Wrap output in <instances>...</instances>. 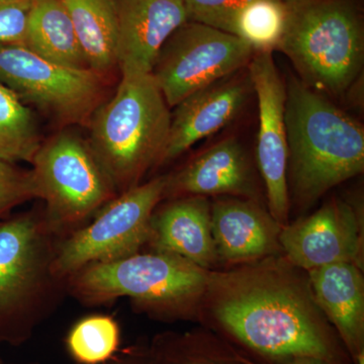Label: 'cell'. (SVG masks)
Wrapping results in <instances>:
<instances>
[{
	"label": "cell",
	"instance_id": "cell-1",
	"mask_svg": "<svg viewBox=\"0 0 364 364\" xmlns=\"http://www.w3.org/2000/svg\"><path fill=\"white\" fill-rule=\"evenodd\" d=\"M269 256L210 272L205 298L215 320L249 348L275 359L336 358L308 277Z\"/></svg>",
	"mask_w": 364,
	"mask_h": 364
},
{
	"label": "cell",
	"instance_id": "cell-2",
	"mask_svg": "<svg viewBox=\"0 0 364 364\" xmlns=\"http://www.w3.org/2000/svg\"><path fill=\"white\" fill-rule=\"evenodd\" d=\"M284 119L291 188L301 205L363 171V124L296 78L287 86Z\"/></svg>",
	"mask_w": 364,
	"mask_h": 364
},
{
	"label": "cell",
	"instance_id": "cell-3",
	"mask_svg": "<svg viewBox=\"0 0 364 364\" xmlns=\"http://www.w3.org/2000/svg\"><path fill=\"white\" fill-rule=\"evenodd\" d=\"M170 124L168 105L151 73L124 76L114 95L98 105L86 141L117 195L162 164Z\"/></svg>",
	"mask_w": 364,
	"mask_h": 364
},
{
	"label": "cell",
	"instance_id": "cell-4",
	"mask_svg": "<svg viewBox=\"0 0 364 364\" xmlns=\"http://www.w3.org/2000/svg\"><path fill=\"white\" fill-rule=\"evenodd\" d=\"M60 240L44 208L0 221V344L26 343L67 291L53 269Z\"/></svg>",
	"mask_w": 364,
	"mask_h": 364
},
{
	"label": "cell",
	"instance_id": "cell-5",
	"mask_svg": "<svg viewBox=\"0 0 364 364\" xmlns=\"http://www.w3.org/2000/svg\"><path fill=\"white\" fill-rule=\"evenodd\" d=\"M286 21L277 51L287 55L304 85L338 97L364 59L363 11L355 0H284Z\"/></svg>",
	"mask_w": 364,
	"mask_h": 364
},
{
	"label": "cell",
	"instance_id": "cell-6",
	"mask_svg": "<svg viewBox=\"0 0 364 364\" xmlns=\"http://www.w3.org/2000/svg\"><path fill=\"white\" fill-rule=\"evenodd\" d=\"M208 273L176 254L138 252L81 268L66 279L67 291L86 306L107 305L126 296L150 315L184 318L205 298Z\"/></svg>",
	"mask_w": 364,
	"mask_h": 364
},
{
	"label": "cell",
	"instance_id": "cell-7",
	"mask_svg": "<svg viewBox=\"0 0 364 364\" xmlns=\"http://www.w3.org/2000/svg\"><path fill=\"white\" fill-rule=\"evenodd\" d=\"M36 198L50 229L63 239L85 226L117 196L85 139L62 130L42 143L32 163Z\"/></svg>",
	"mask_w": 364,
	"mask_h": 364
},
{
	"label": "cell",
	"instance_id": "cell-8",
	"mask_svg": "<svg viewBox=\"0 0 364 364\" xmlns=\"http://www.w3.org/2000/svg\"><path fill=\"white\" fill-rule=\"evenodd\" d=\"M167 176H159L117 195L90 224L60 240L55 274L66 280L81 268L109 263L138 253L148 243L150 222L164 198Z\"/></svg>",
	"mask_w": 364,
	"mask_h": 364
},
{
	"label": "cell",
	"instance_id": "cell-9",
	"mask_svg": "<svg viewBox=\"0 0 364 364\" xmlns=\"http://www.w3.org/2000/svg\"><path fill=\"white\" fill-rule=\"evenodd\" d=\"M107 77L43 58L23 46L0 42V83L61 127L87 126L105 100Z\"/></svg>",
	"mask_w": 364,
	"mask_h": 364
},
{
	"label": "cell",
	"instance_id": "cell-10",
	"mask_svg": "<svg viewBox=\"0 0 364 364\" xmlns=\"http://www.w3.org/2000/svg\"><path fill=\"white\" fill-rule=\"evenodd\" d=\"M254 50L232 33L188 21L158 54L152 74L169 107L248 66Z\"/></svg>",
	"mask_w": 364,
	"mask_h": 364
},
{
	"label": "cell",
	"instance_id": "cell-11",
	"mask_svg": "<svg viewBox=\"0 0 364 364\" xmlns=\"http://www.w3.org/2000/svg\"><path fill=\"white\" fill-rule=\"evenodd\" d=\"M249 77L258 100V168L267 188L269 214L280 226H286L289 215L287 191V148L286 119L287 86L280 77L272 53L254 52L248 66Z\"/></svg>",
	"mask_w": 364,
	"mask_h": 364
},
{
	"label": "cell",
	"instance_id": "cell-12",
	"mask_svg": "<svg viewBox=\"0 0 364 364\" xmlns=\"http://www.w3.org/2000/svg\"><path fill=\"white\" fill-rule=\"evenodd\" d=\"M279 245L289 262L306 272L340 262L360 267V223L350 205L334 200L310 217L282 227Z\"/></svg>",
	"mask_w": 364,
	"mask_h": 364
},
{
	"label": "cell",
	"instance_id": "cell-13",
	"mask_svg": "<svg viewBox=\"0 0 364 364\" xmlns=\"http://www.w3.org/2000/svg\"><path fill=\"white\" fill-rule=\"evenodd\" d=\"M117 67L124 76L152 72L162 46L188 21L182 0H116Z\"/></svg>",
	"mask_w": 364,
	"mask_h": 364
},
{
	"label": "cell",
	"instance_id": "cell-14",
	"mask_svg": "<svg viewBox=\"0 0 364 364\" xmlns=\"http://www.w3.org/2000/svg\"><path fill=\"white\" fill-rule=\"evenodd\" d=\"M250 77L224 78L184 98L171 114L162 164L181 156L198 141L231 123L250 95Z\"/></svg>",
	"mask_w": 364,
	"mask_h": 364
},
{
	"label": "cell",
	"instance_id": "cell-15",
	"mask_svg": "<svg viewBox=\"0 0 364 364\" xmlns=\"http://www.w3.org/2000/svg\"><path fill=\"white\" fill-rule=\"evenodd\" d=\"M210 221L218 257L228 262H254L280 247L282 227L253 200H217L210 205Z\"/></svg>",
	"mask_w": 364,
	"mask_h": 364
},
{
	"label": "cell",
	"instance_id": "cell-16",
	"mask_svg": "<svg viewBox=\"0 0 364 364\" xmlns=\"http://www.w3.org/2000/svg\"><path fill=\"white\" fill-rule=\"evenodd\" d=\"M148 243L158 252L176 254L205 269L213 267L219 257L208 198L181 196L155 208Z\"/></svg>",
	"mask_w": 364,
	"mask_h": 364
},
{
	"label": "cell",
	"instance_id": "cell-17",
	"mask_svg": "<svg viewBox=\"0 0 364 364\" xmlns=\"http://www.w3.org/2000/svg\"><path fill=\"white\" fill-rule=\"evenodd\" d=\"M252 169L243 146L229 138L191 160L173 176H167L166 196H254Z\"/></svg>",
	"mask_w": 364,
	"mask_h": 364
},
{
	"label": "cell",
	"instance_id": "cell-18",
	"mask_svg": "<svg viewBox=\"0 0 364 364\" xmlns=\"http://www.w3.org/2000/svg\"><path fill=\"white\" fill-rule=\"evenodd\" d=\"M308 279L321 312L336 327L354 358L363 353L364 282L360 267L340 262L309 270Z\"/></svg>",
	"mask_w": 364,
	"mask_h": 364
},
{
	"label": "cell",
	"instance_id": "cell-19",
	"mask_svg": "<svg viewBox=\"0 0 364 364\" xmlns=\"http://www.w3.org/2000/svg\"><path fill=\"white\" fill-rule=\"evenodd\" d=\"M91 70L107 77L117 67L116 0H62Z\"/></svg>",
	"mask_w": 364,
	"mask_h": 364
},
{
	"label": "cell",
	"instance_id": "cell-20",
	"mask_svg": "<svg viewBox=\"0 0 364 364\" xmlns=\"http://www.w3.org/2000/svg\"><path fill=\"white\" fill-rule=\"evenodd\" d=\"M26 48L59 65L90 69L62 0H33Z\"/></svg>",
	"mask_w": 364,
	"mask_h": 364
},
{
	"label": "cell",
	"instance_id": "cell-21",
	"mask_svg": "<svg viewBox=\"0 0 364 364\" xmlns=\"http://www.w3.org/2000/svg\"><path fill=\"white\" fill-rule=\"evenodd\" d=\"M42 143L32 109L0 83V161L31 164Z\"/></svg>",
	"mask_w": 364,
	"mask_h": 364
},
{
	"label": "cell",
	"instance_id": "cell-22",
	"mask_svg": "<svg viewBox=\"0 0 364 364\" xmlns=\"http://www.w3.org/2000/svg\"><path fill=\"white\" fill-rule=\"evenodd\" d=\"M121 329L116 318L102 314L81 318L69 329L67 353L77 364H104L121 350Z\"/></svg>",
	"mask_w": 364,
	"mask_h": 364
},
{
	"label": "cell",
	"instance_id": "cell-23",
	"mask_svg": "<svg viewBox=\"0 0 364 364\" xmlns=\"http://www.w3.org/2000/svg\"><path fill=\"white\" fill-rule=\"evenodd\" d=\"M286 21L284 0H252L242 9L234 35L245 41L254 52L277 51Z\"/></svg>",
	"mask_w": 364,
	"mask_h": 364
},
{
	"label": "cell",
	"instance_id": "cell-24",
	"mask_svg": "<svg viewBox=\"0 0 364 364\" xmlns=\"http://www.w3.org/2000/svg\"><path fill=\"white\" fill-rule=\"evenodd\" d=\"M188 21L234 35L239 14L252 0H182Z\"/></svg>",
	"mask_w": 364,
	"mask_h": 364
},
{
	"label": "cell",
	"instance_id": "cell-25",
	"mask_svg": "<svg viewBox=\"0 0 364 364\" xmlns=\"http://www.w3.org/2000/svg\"><path fill=\"white\" fill-rule=\"evenodd\" d=\"M33 198L36 195L31 170L0 161V219Z\"/></svg>",
	"mask_w": 364,
	"mask_h": 364
},
{
	"label": "cell",
	"instance_id": "cell-26",
	"mask_svg": "<svg viewBox=\"0 0 364 364\" xmlns=\"http://www.w3.org/2000/svg\"><path fill=\"white\" fill-rule=\"evenodd\" d=\"M33 0H0V42L26 47Z\"/></svg>",
	"mask_w": 364,
	"mask_h": 364
},
{
	"label": "cell",
	"instance_id": "cell-27",
	"mask_svg": "<svg viewBox=\"0 0 364 364\" xmlns=\"http://www.w3.org/2000/svg\"><path fill=\"white\" fill-rule=\"evenodd\" d=\"M104 364H156L151 352L139 347H129L117 352L116 355Z\"/></svg>",
	"mask_w": 364,
	"mask_h": 364
},
{
	"label": "cell",
	"instance_id": "cell-28",
	"mask_svg": "<svg viewBox=\"0 0 364 364\" xmlns=\"http://www.w3.org/2000/svg\"><path fill=\"white\" fill-rule=\"evenodd\" d=\"M151 353L156 364H207L202 361L183 358L176 349L163 341L155 347L154 350L151 351Z\"/></svg>",
	"mask_w": 364,
	"mask_h": 364
},
{
	"label": "cell",
	"instance_id": "cell-29",
	"mask_svg": "<svg viewBox=\"0 0 364 364\" xmlns=\"http://www.w3.org/2000/svg\"><path fill=\"white\" fill-rule=\"evenodd\" d=\"M239 360L241 361L243 364H257L254 363L252 361L248 360L246 358H239ZM287 364H329L326 363V361L322 360V359L313 358H299L291 359V360L289 361Z\"/></svg>",
	"mask_w": 364,
	"mask_h": 364
},
{
	"label": "cell",
	"instance_id": "cell-30",
	"mask_svg": "<svg viewBox=\"0 0 364 364\" xmlns=\"http://www.w3.org/2000/svg\"><path fill=\"white\" fill-rule=\"evenodd\" d=\"M358 364H364V353H361L358 358Z\"/></svg>",
	"mask_w": 364,
	"mask_h": 364
},
{
	"label": "cell",
	"instance_id": "cell-31",
	"mask_svg": "<svg viewBox=\"0 0 364 364\" xmlns=\"http://www.w3.org/2000/svg\"><path fill=\"white\" fill-rule=\"evenodd\" d=\"M4 361H2V359H1V358H0V364H4Z\"/></svg>",
	"mask_w": 364,
	"mask_h": 364
},
{
	"label": "cell",
	"instance_id": "cell-32",
	"mask_svg": "<svg viewBox=\"0 0 364 364\" xmlns=\"http://www.w3.org/2000/svg\"><path fill=\"white\" fill-rule=\"evenodd\" d=\"M32 364H36V363H32Z\"/></svg>",
	"mask_w": 364,
	"mask_h": 364
}]
</instances>
